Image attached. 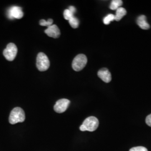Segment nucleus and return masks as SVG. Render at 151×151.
I'll return each instance as SVG.
<instances>
[{
	"instance_id": "a211bd4d",
	"label": "nucleus",
	"mask_w": 151,
	"mask_h": 151,
	"mask_svg": "<svg viewBox=\"0 0 151 151\" xmlns=\"http://www.w3.org/2000/svg\"><path fill=\"white\" fill-rule=\"evenodd\" d=\"M146 123L148 126L151 127V114L146 117Z\"/></svg>"
},
{
	"instance_id": "f8f14e48",
	"label": "nucleus",
	"mask_w": 151,
	"mask_h": 151,
	"mask_svg": "<svg viewBox=\"0 0 151 151\" xmlns=\"http://www.w3.org/2000/svg\"><path fill=\"white\" fill-rule=\"evenodd\" d=\"M123 5V1L122 0H113L111 1L110 5V9L112 10H116L118 8Z\"/></svg>"
},
{
	"instance_id": "f03ea898",
	"label": "nucleus",
	"mask_w": 151,
	"mask_h": 151,
	"mask_svg": "<svg viewBox=\"0 0 151 151\" xmlns=\"http://www.w3.org/2000/svg\"><path fill=\"white\" fill-rule=\"evenodd\" d=\"M25 120V114L23 109L19 107L14 108L9 116V122L11 124L22 123Z\"/></svg>"
},
{
	"instance_id": "2eb2a0df",
	"label": "nucleus",
	"mask_w": 151,
	"mask_h": 151,
	"mask_svg": "<svg viewBox=\"0 0 151 151\" xmlns=\"http://www.w3.org/2000/svg\"><path fill=\"white\" fill-rule=\"evenodd\" d=\"M53 22V20L51 19H49L48 20L47 22L45 21V20H41L40 22H39V24L41 26H43V27H49L52 25V24Z\"/></svg>"
},
{
	"instance_id": "ddd939ff",
	"label": "nucleus",
	"mask_w": 151,
	"mask_h": 151,
	"mask_svg": "<svg viewBox=\"0 0 151 151\" xmlns=\"http://www.w3.org/2000/svg\"><path fill=\"white\" fill-rule=\"evenodd\" d=\"M68 22H69L71 27H72L74 29L77 28L79 26V20L75 16L72 17L68 20Z\"/></svg>"
},
{
	"instance_id": "39448f33",
	"label": "nucleus",
	"mask_w": 151,
	"mask_h": 151,
	"mask_svg": "<svg viewBox=\"0 0 151 151\" xmlns=\"http://www.w3.org/2000/svg\"><path fill=\"white\" fill-rule=\"evenodd\" d=\"M17 53V48L15 44H9L4 52L3 54L6 59L9 61H12L16 57Z\"/></svg>"
},
{
	"instance_id": "9d476101",
	"label": "nucleus",
	"mask_w": 151,
	"mask_h": 151,
	"mask_svg": "<svg viewBox=\"0 0 151 151\" xmlns=\"http://www.w3.org/2000/svg\"><path fill=\"white\" fill-rule=\"evenodd\" d=\"M137 24L138 25V26L142 29L148 30L150 28V25L147 22L146 17L145 15H140L139 16L137 19Z\"/></svg>"
},
{
	"instance_id": "9b49d317",
	"label": "nucleus",
	"mask_w": 151,
	"mask_h": 151,
	"mask_svg": "<svg viewBox=\"0 0 151 151\" xmlns=\"http://www.w3.org/2000/svg\"><path fill=\"white\" fill-rule=\"evenodd\" d=\"M127 14V11L123 7H119L116 11V15H115V20L119 22L125 15Z\"/></svg>"
},
{
	"instance_id": "f3484780",
	"label": "nucleus",
	"mask_w": 151,
	"mask_h": 151,
	"mask_svg": "<svg viewBox=\"0 0 151 151\" xmlns=\"http://www.w3.org/2000/svg\"><path fill=\"white\" fill-rule=\"evenodd\" d=\"M129 151H148V150L145 147L138 146L132 148Z\"/></svg>"
},
{
	"instance_id": "7ed1b4c3",
	"label": "nucleus",
	"mask_w": 151,
	"mask_h": 151,
	"mask_svg": "<svg viewBox=\"0 0 151 151\" xmlns=\"http://www.w3.org/2000/svg\"><path fill=\"white\" fill-rule=\"evenodd\" d=\"M49 66L50 62L48 57L44 53H39L37 58V67L38 70L45 71L48 69Z\"/></svg>"
},
{
	"instance_id": "6ab92c4d",
	"label": "nucleus",
	"mask_w": 151,
	"mask_h": 151,
	"mask_svg": "<svg viewBox=\"0 0 151 151\" xmlns=\"http://www.w3.org/2000/svg\"><path fill=\"white\" fill-rule=\"evenodd\" d=\"M68 10H69L70 12H72L73 14H75V13L76 11L75 7H73V6H70V7H69Z\"/></svg>"
},
{
	"instance_id": "20e7f679",
	"label": "nucleus",
	"mask_w": 151,
	"mask_h": 151,
	"mask_svg": "<svg viewBox=\"0 0 151 151\" xmlns=\"http://www.w3.org/2000/svg\"><path fill=\"white\" fill-rule=\"evenodd\" d=\"M87 63L86 56L84 54L77 55L72 62V68L75 71H80L86 66Z\"/></svg>"
},
{
	"instance_id": "6e6552de",
	"label": "nucleus",
	"mask_w": 151,
	"mask_h": 151,
	"mask_svg": "<svg viewBox=\"0 0 151 151\" xmlns=\"http://www.w3.org/2000/svg\"><path fill=\"white\" fill-rule=\"evenodd\" d=\"M45 33L49 37L53 38H59L60 35V29L56 25H52L47 27Z\"/></svg>"
},
{
	"instance_id": "1a4fd4ad",
	"label": "nucleus",
	"mask_w": 151,
	"mask_h": 151,
	"mask_svg": "<svg viewBox=\"0 0 151 151\" xmlns=\"http://www.w3.org/2000/svg\"><path fill=\"white\" fill-rule=\"evenodd\" d=\"M97 75L101 80L106 83H109L111 81V73L107 68H102L99 70Z\"/></svg>"
},
{
	"instance_id": "0eeeda50",
	"label": "nucleus",
	"mask_w": 151,
	"mask_h": 151,
	"mask_svg": "<svg viewBox=\"0 0 151 151\" xmlns=\"http://www.w3.org/2000/svg\"><path fill=\"white\" fill-rule=\"evenodd\" d=\"M24 16V13L22 11V9L19 6L11 7L8 11V17L11 19H22Z\"/></svg>"
},
{
	"instance_id": "423d86ee",
	"label": "nucleus",
	"mask_w": 151,
	"mask_h": 151,
	"mask_svg": "<svg viewBox=\"0 0 151 151\" xmlns=\"http://www.w3.org/2000/svg\"><path fill=\"white\" fill-rule=\"evenodd\" d=\"M70 104V101L66 99H60L55 103L54 106V111L58 113H62L66 111Z\"/></svg>"
},
{
	"instance_id": "dca6fc26",
	"label": "nucleus",
	"mask_w": 151,
	"mask_h": 151,
	"mask_svg": "<svg viewBox=\"0 0 151 151\" xmlns=\"http://www.w3.org/2000/svg\"><path fill=\"white\" fill-rule=\"evenodd\" d=\"M73 15H74V14L70 12L68 9H66L64 11V13H63L64 18L67 20H69L72 17L74 16Z\"/></svg>"
},
{
	"instance_id": "f257e3e1",
	"label": "nucleus",
	"mask_w": 151,
	"mask_h": 151,
	"mask_svg": "<svg viewBox=\"0 0 151 151\" xmlns=\"http://www.w3.org/2000/svg\"><path fill=\"white\" fill-rule=\"evenodd\" d=\"M99 125V120L96 117L90 116L84 120L80 127V129L82 132H93L97 129Z\"/></svg>"
},
{
	"instance_id": "4468645a",
	"label": "nucleus",
	"mask_w": 151,
	"mask_h": 151,
	"mask_svg": "<svg viewBox=\"0 0 151 151\" xmlns=\"http://www.w3.org/2000/svg\"><path fill=\"white\" fill-rule=\"evenodd\" d=\"M114 20H115V15L113 14H109L104 17L103 22L105 25H109L110 22H113Z\"/></svg>"
}]
</instances>
